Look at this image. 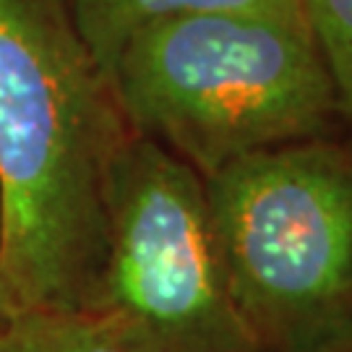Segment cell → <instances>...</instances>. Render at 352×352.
Segmentation results:
<instances>
[{"mask_svg": "<svg viewBox=\"0 0 352 352\" xmlns=\"http://www.w3.org/2000/svg\"><path fill=\"white\" fill-rule=\"evenodd\" d=\"M128 136L68 0H0V261L19 308H94Z\"/></svg>", "mask_w": 352, "mask_h": 352, "instance_id": "6da1fadb", "label": "cell"}, {"mask_svg": "<svg viewBox=\"0 0 352 352\" xmlns=\"http://www.w3.org/2000/svg\"><path fill=\"white\" fill-rule=\"evenodd\" d=\"M305 26L337 97V113L352 118V0H300Z\"/></svg>", "mask_w": 352, "mask_h": 352, "instance_id": "52a82bcc", "label": "cell"}, {"mask_svg": "<svg viewBox=\"0 0 352 352\" xmlns=\"http://www.w3.org/2000/svg\"><path fill=\"white\" fill-rule=\"evenodd\" d=\"M0 352H149L100 311L21 308L0 329Z\"/></svg>", "mask_w": 352, "mask_h": 352, "instance_id": "8992f818", "label": "cell"}, {"mask_svg": "<svg viewBox=\"0 0 352 352\" xmlns=\"http://www.w3.org/2000/svg\"><path fill=\"white\" fill-rule=\"evenodd\" d=\"M78 34L110 84L118 55L144 26L190 13L240 11L302 19L300 0H68ZM305 21V19H302Z\"/></svg>", "mask_w": 352, "mask_h": 352, "instance_id": "5b68a950", "label": "cell"}, {"mask_svg": "<svg viewBox=\"0 0 352 352\" xmlns=\"http://www.w3.org/2000/svg\"><path fill=\"white\" fill-rule=\"evenodd\" d=\"M91 311L149 352H261L230 298L204 177L131 133L107 186V251Z\"/></svg>", "mask_w": 352, "mask_h": 352, "instance_id": "277c9868", "label": "cell"}, {"mask_svg": "<svg viewBox=\"0 0 352 352\" xmlns=\"http://www.w3.org/2000/svg\"><path fill=\"white\" fill-rule=\"evenodd\" d=\"M230 298L261 352H352V151L327 139L204 177Z\"/></svg>", "mask_w": 352, "mask_h": 352, "instance_id": "3957f363", "label": "cell"}, {"mask_svg": "<svg viewBox=\"0 0 352 352\" xmlns=\"http://www.w3.org/2000/svg\"><path fill=\"white\" fill-rule=\"evenodd\" d=\"M110 89L131 133L201 177L248 154L324 139L337 97L302 19L214 11L144 26Z\"/></svg>", "mask_w": 352, "mask_h": 352, "instance_id": "7a4b0ae2", "label": "cell"}, {"mask_svg": "<svg viewBox=\"0 0 352 352\" xmlns=\"http://www.w3.org/2000/svg\"><path fill=\"white\" fill-rule=\"evenodd\" d=\"M19 300L13 295L11 285H8V277L3 272V261H0V329H6L13 321V316L19 314Z\"/></svg>", "mask_w": 352, "mask_h": 352, "instance_id": "ba28073f", "label": "cell"}]
</instances>
